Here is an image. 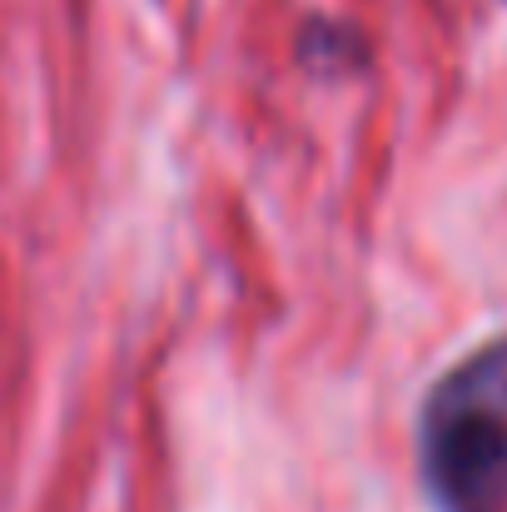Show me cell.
Segmentation results:
<instances>
[{
	"label": "cell",
	"instance_id": "cell-1",
	"mask_svg": "<svg viewBox=\"0 0 507 512\" xmlns=\"http://www.w3.org/2000/svg\"><path fill=\"white\" fill-rule=\"evenodd\" d=\"M418 468L438 512H507V334L428 388Z\"/></svg>",
	"mask_w": 507,
	"mask_h": 512
}]
</instances>
